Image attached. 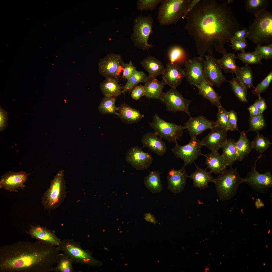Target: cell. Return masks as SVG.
<instances>
[{"label": "cell", "instance_id": "cell-1", "mask_svg": "<svg viewBox=\"0 0 272 272\" xmlns=\"http://www.w3.org/2000/svg\"><path fill=\"white\" fill-rule=\"evenodd\" d=\"M227 2L200 0L185 18L184 28L194 40L199 56L212 55L214 50L227 53L224 45L231 42L240 25Z\"/></svg>", "mask_w": 272, "mask_h": 272}, {"label": "cell", "instance_id": "cell-2", "mask_svg": "<svg viewBox=\"0 0 272 272\" xmlns=\"http://www.w3.org/2000/svg\"><path fill=\"white\" fill-rule=\"evenodd\" d=\"M59 251L58 246L37 240L1 246L0 272L54 271Z\"/></svg>", "mask_w": 272, "mask_h": 272}, {"label": "cell", "instance_id": "cell-3", "mask_svg": "<svg viewBox=\"0 0 272 272\" xmlns=\"http://www.w3.org/2000/svg\"><path fill=\"white\" fill-rule=\"evenodd\" d=\"M248 29L247 38L257 46L272 41V13L265 10L255 16Z\"/></svg>", "mask_w": 272, "mask_h": 272}, {"label": "cell", "instance_id": "cell-4", "mask_svg": "<svg viewBox=\"0 0 272 272\" xmlns=\"http://www.w3.org/2000/svg\"><path fill=\"white\" fill-rule=\"evenodd\" d=\"M245 181L236 168L231 167L226 169L215 178L214 183L220 199L227 200L234 197L240 185Z\"/></svg>", "mask_w": 272, "mask_h": 272}, {"label": "cell", "instance_id": "cell-5", "mask_svg": "<svg viewBox=\"0 0 272 272\" xmlns=\"http://www.w3.org/2000/svg\"><path fill=\"white\" fill-rule=\"evenodd\" d=\"M191 0H162L157 18L160 25L176 24L183 19Z\"/></svg>", "mask_w": 272, "mask_h": 272}, {"label": "cell", "instance_id": "cell-6", "mask_svg": "<svg viewBox=\"0 0 272 272\" xmlns=\"http://www.w3.org/2000/svg\"><path fill=\"white\" fill-rule=\"evenodd\" d=\"M63 170L60 171L51 181L50 184L42 197L41 203L47 209H55L62 203L66 195Z\"/></svg>", "mask_w": 272, "mask_h": 272}, {"label": "cell", "instance_id": "cell-7", "mask_svg": "<svg viewBox=\"0 0 272 272\" xmlns=\"http://www.w3.org/2000/svg\"><path fill=\"white\" fill-rule=\"evenodd\" d=\"M58 247L73 263L90 266L100 265V262L94 258L90 252L81 247L80 243L72 239L61 240Z\"/></svg>", "mask_w": 272, "mask_h": 272}, {"label": "cell", "instance_id": "cell-8", "mask_svg": "<svg viewBox=\"0 0 272 272\" xmlns=\"http://www.w3.org/2000/svg\"><path fill=\"white\" fill-rule=\"evenodd\" d=\"M153 19L150 14L145 16L140 15L134 20L133 32L131 38L134 45L143 51L148 52L153 46L148 43L149 37L153 32Z\"/></svg>", "mask_w": 272, "mask_h": 272}, {"label": "cell", "instance_id": "cell-9", "mask_svg": "<svg viewBox=\"0 0 272 272\" xmlns=\"http://www.w3.org/2000/svg\"><path fill=\"white\" fill-rule=\"evenodd\" d=\"M152 122L149 123L150 127L162 139L169 142H175L183 135L185 127L165 121L157 114L153 116Z\"/></svg>", "mask_w": 272, "mask_h": 272}, {"label": "cell", "instance_id": "cell-10", "mask_svg": "<svg viewBox=\"0 0 272 272\" xmlns=\"http://www.w3.org/2000/svg\"><path fill=\"white\" fill-rule=\"evenodd\" d=\"M124 63L120 54L110 53L100 59L98 64L99 74L106 78H113L119 81L124 70Z\"/></svg>", "mask_w": 272, "mask_h": 272}, {"label": "cell", "instance_id": "cell-11", "mask_svg": "<svg viewBox=\"0 0 272 272\" xmlns=\"http://www.w3.org/2000/svg\"><path fill=\"white\" fill-rule=\"evenodd\" d=\"M159 100L165 105L166 111L184 112L191 117L189 107L192 100L184 98L176 89L171 88L165 93L162 92Z\"/></svg>", "mask_w": 272, "mask_h": 272}, {"label": "cell", "instance_id": "cell-12", "mask_svg": "<svg viewBox=\"0 0 272 272\" xmlns=\"http://www.w3.org/2000/svg\"><path fill=\"white\" fill-rule=\"evenodd\" d=\"M175 142V146L171 150L176 157L183 160L185 166L194 162L200 155H202L201 149L202 146L200 141L196 137L191 138L190 141L184 146L179 145L177 141Z\"/></svg>", "mask_w": 272, "mask_h": 272}, {"label": "cell", "instance_id": "cell-13", "mask_svg": "<svg viewBox=\"0 0 272 272\" xmlns=\"http://www.w3.org/2000/svg\"><path fill=\"white\" fill-rule=\"evenodd\" d=\"M262 154L258 157L251 171L248 173L245 182L257 192L264 193L272 187V175L270 171L264 174L258 172L256 170V164L258 160L262 156Z\"/></svg>", "mask_w": 272, "mask_h": 272}, {"label": "cell", "instance_id": "cell-14", "mask_svg": "<svg viewBox=\"0 0 272 272\" xmlns=\"http://www.w3.org/2000/svg\"><path fill=\"white\" fill-rule=\"evenodd\" d=\"M205 60L199 56L187 60L183 69L187 82L196 87L205 80Z\"/></svg>", "mask_w": 272, "mask_h": 272}, {"label": "cell", "instance_id": "cell-15", "mask_svg": "<svg viewBox=\"0 0 272 272\" xmlns=\"http://www.w3.org/2000/svg\"><path fill=\"white\" fill-rule=\"evenodd\" d=\"M205 80L212 86L221 87L222 84L228 82L223 74L217 59L212 55H205Z\"/></svg>", "mask_w": 272, "mask_h": 272}, {"label": "cell", "instance_id": "cell-16", "mask_svg": "<svg viewBox=\"0 0 272 272\" xmlns=\"http://www.w3.org/2000/svg\"><path fill=\"white\" fill-rule=\"evenodd\" d=\"M125 160L136 169L142 170L150 167L153 162V158L150 154L144 152L138 146H134L128 150Z\"/></svg>", "mask_w": 272, "mask_h": 272}, {"label": "cell", "instance_id": "cell-17", "mask_svg": "<svg viewBox=\"0 0 272 272\" xmlns=\"http://www.w3.org/2000/svg\"><path fill=\"white\" fill-rule=\"evenodd\" d=\"M27 177V174L23 171H10L1 176L0 188L10 192H17L19 189H24Z\"/></svg>", "mask_w": 272, "mask_h": 272}, {"label": "cell", "instance_id": "cell-18", "mask_svg": "<svg viewBox=\"0 0 272 272\" xmlns=\"http://www.w3.org/2000/svg\"><path fill=\"white\" fill-rule=\"evenodd\" d=\"M210 129V132L200 140L201 144L211 151H218L228 140V131L218 126H214Z\"/></svg>", "mask_w": 272, "mask_h": 272}, {"label": "cell", "instance_id": "cell-19", "mask_svg": "<svg viewBox=\"0 0 272 272\" xmlns=\"http://www.w3.org/2000/svg\"><path fill=\"white\" fill-rule=\"evenodd\" d=\"M162 81L171 88L176 89L184 77L183 69L176 63H167L162 74Z\"/></svg>", "mask_w": 272, "mask_h": 272}, {"label": "cell", "instance_id": "cell-20", "mask_svg": "<svg viewBox=\"0 0 272 272\" xmlns=\"http://www.w3.org/2000/svg\"><path fill=\"white\" fill-rule=\"evenodd\" d=\"M185 167L184 166L178 170L173 168L168 172L167 177L168 188L173 193H179L184 189L187 179L189 177Z\"/></svg>", "mask_w": 272, "mask_h": 272}, {"label": "cell", "instance_id": "cell-21", "mask_svg": "<svg viewBox=\"0 0 272 272\" xmlns=\"http://www.w3.org/2000/svg\"><path fill=\"white\" fill-rule=\"evenodd\" d=\"M26 232L37 241L56 246H58L61 241L54 230L39 225L31 226Z\"/></svg>", "mask_w": 272, "mask_h": 272}, {"label": "cell", "instance_id": "cell-22", "mask_svg": "<svg viewBox=\"0 0 272 272\" xmlns=\"http://www.w3.org/2000/svg\"><path fill=\"white\" fill-rule=\"evenodd\" d=\"M215 122L207 119L203 116H200L190 117L185 123L184 126L191 138L196 137L205 130L214 127Z\"/></svg>", "mask_w": 272, "mask_h": 272}, {"label": "cell", "instance_id": "cell-23", "mask_svg": "<svg viewBox=\"0 0 272 272\" xmlns=\"http://www.w3.org/2000/svg\"><path fill=\"white\" fill-rule=\"evenodd\" d=\"M155 132L146 133L143 136L141 142L142 148L147 147L157 155L162 156L166 153L167 147L162 139L158 137Z\"/></svg>", "mask_w": 272, "mask_h": 272}, {"label": "cell", "instance_id": "cell-24", "mask_svg": "<svg viewBox=\"0 0 272 272\" xmlns=\"http://www.w3.org/2000/svg\"><path fill=\"white\" fill-rule=\"evenodd\" d=\"M206 157V164L210 172L220 175L226 169L227 165L221 154L218 151H211L207 154H202Z\"/></svg>", "mask_w": 272, "mask_h": 272}, {"label": "cell", "instance_id": "cell-25", "mask_svg": "<svg viewBox=\"0 0 272 272\" xmlns=\"http://www.w3.org/2000/svg\"><path fill=\"white\" fill-rule=\"evenodd\" d=\"M195 164L196 170L189 176L192 180L194 187L200 189H204L208 187L209 182L215 183V178H213L211 172L207 171V167L202 169L195 163Z\"/></svg>", "mask_w": 272, "mask_h": 272}, {"label": "cell", "instance_id": "cell-26", "mask_svg": "<svg viewBox=\"0 0 272 272\" xmlns=\"http://www.w3.org/2000/svg\"><path fill=\"white\" fill-rule=\"evenodd\" d=\"M118 108L119 112L117 115L124 123L130 124L137 123L144 117L139 111L125 103Z\"/></svg>", "mask_w": 272, "mask_h": 272}, {"label": "cell", "instance_id": "cell-27", "mask_svg": "<svg viewBox=\"0 0 272 272\" xmlns=\"http://www.w3.org/2000/svg\"><path fill=\"white\" fill-rule=\"evenodd\" d=\"M165 85L162 81L148 77L144 86L145 96L149 99L159 100Z\"/></svg>", "mask_w": 272, "mask_h": 272}, {"label": "cell", "instance_id": "cell-28", "mask_svg": "<svg viewBox=\"0 0 272 272\" xmlns=\"http://www.w3.org/2000/svg\"><path fill=\"white\" fill-rule=\"evenodd\" d=\"M142 67L148 72L149 77L155 78L163 73L165 67L162 62L154 57L149 55L140 62Z\"/></svg>", "mask_w": 272, "mask_h": 272}, {"label": "cell", "instance_id": "cell-29", "mask_svg": "<svg viewBox=\"0 0 272 272\" xmlns=\"http://www.w3.org/2000/svg\"><path fill=\"white\" fill-rule=\"evenodd\" d=\"M198 90V94L202 95L209 100L212 104L218 108L222 106L221 101V97L214 89L212 86L205 80L201 81L196 87Z\"/></svg>", "mask_w": 272, "mask_h": 272}, {"label": "cell", "instance_id": "cell-30", "mask_svg": "<svg viewBox=\"0 0 272 272\" xmlns=\"http://www.w3.org/2000/svg\"><path fill=\"white\" fill-rule=\"evenodd\" d=\"M247 131L243 130L240 133L239 140L236 141V147L237 161H241L251 152L252 149L251 141L247 136Z\"/></svg>", "mask_w": 272, "mask_h": 272}, {"label": "cell", "instance_id": "cell-31", "mask_svg": "<svg viewBox=\"0 0 272 272\" xmlns=\"http://www.w3.org/2000/svg\"><path fill=\"white\" fill-rule=\"evenodd\" d=\"M119 81L112 78H106L100 84V87L104 96H118L122 93V87Z\"/></svg>", "mask_w": 272, "mask_h": 272}, {"label": "cell", "instance_id": "cell-32", "mask_svg": "<svg viewBox=\"0 0 272 272\" xmlns=\"http://www.w3.org/2000/svg\"><path fill=\"white\" fill-rule=\"evenodd\" d=\"M236 142L234 139H228L222 148L223 152L221 155L227 166L231 167L237 161Z\"/></svg>", "mask_w": 272, "mask_h": 272}, {"label": "cell", "instance_id": "cell-33", "mask_svg": "<svg viewBox=\"0 0 272 272\" xmlns=\"http://www.w3.org/2000/svg\"><path fill=\"white\" fill-rule=\"evenodd\" d=\"M236 77L248 89L253 86L254 78L252 70L248 64L239 67L235 73Z\"/></svg>", "mask_w": 272, "mask_h": 272}, {"label": "cell", "instance_id": "cell-34", "mask_svg": "<svg viewBox=\"0 0 272 272\" xmlns=\"http://www.w3.org/2000/svg\"><path fill=\"white\" fill-rule=\"evenodd\" d=\"M160 174L156 171H151L144 178V183L145 186L153 193L160 192L162 189Z\"/></svg>", "mask_w": 272, "mask_h": 272}, {"label": "cell", "instance_id": "cell-35", "mask_svg": "<svg viewBox=\"0 0 272 272\" xmlns=\"http://www.w3.org/2000/svg\"><path fill=\"white\" fill-rule=\"evenodd\" d=\"M236 58L234 53H230L223 55L217 60L221 68L225 73H235L239 67L235 63Z\"/></svg>", "mask_w": 272, "mask_h": 272}, {"label": "cell", "instance_id": "cell-36", "mask_svg": "<svg viewBox=\"0 0 272 272\" xmlns=\"http://www.w3.org/2000/svg\"><path fill=\"white\" fill-rule=\"evenodd\" d=\"M244 8L246 11L253 13L256 16L269 7L268 0H245Z\"/></svg>", "mask_w": 272, "mask_h": 272}, {"label": "cell", "instance_id": "cell-37", "mask_svg": "<svg viewBox=\"0 0 272 272\" xmlns=\"http://www.w3.org/2000/svg\"><path fill=\"white\" fill-rule=\"evenodd\" d=\"M148 77L143 72L137 70L132 76L127 79V82L122 87V93L124 94L127 92L130 93L139 83H145Z\"/></svg>", "mask_w": 272, "mask_h": 272}, {"label": "cell", "instance_id": "cell-38", "mask_svg": "<svg viewBox=\"0 0 272 272\" xmlns=\"http://www.w3.org/2000/svg\"><path fill=\"white\" fill-rule=\"evenodd\" d=\"M118 96H104L98 107V109L102 115L114 114L117 115L119 108L115 105V101Z\"/></svg>", "mask_w": 272, "mask_h": 272}, {"label": "cell", "instance_id": "cell-39", "mask_svg": "<svg viewBox=\"0 0 272 272\" xmlns=\"http://www.w3.org/2000/svg\"><path fill=\"white\" fill-rule=\"evenodd\" d=\"M228 82L232 91L237 98L242 102H247V89L235 77H233Z\"/></svg>", "mask_w": 272, "mask_h": 272}, {"label": "cell", "instance_id": "cell-40", "mask_svg": "<svg viewBox=\"0 0 272 272\" xmlns=\"http://www.w3.org/2000/svg\"><path fill=\"white\" fill-rule=\"evenodd\" d=\"M72 261L63 253L59 254L54 271L60 272H73Z\"/></svg>", "mask_w": 272, "mask_h": 272}, {"label": "cell", "instance_id": "cell-41", "mask_svg": "<svg viewBox=\"0 0 272 272\" xmlns=\"http://www.w3.org/2000/svg\"><path fill=\"white\" fill-rule=\"evenodd\" d=\"M257 135L253 141H251L252 149L262 154L269 147L271 143L269 139L263 135L257 132Z\"/></svg>", "mask_w": 272, "mask_h": 272}, {"label": "cell", "instance_id": "cell-42", "mask_svg": "<svg viewBox=\"0 0 272 272\" xmlns=\"http://www.w3.org/2000/svg\"><path fill=\"white\" fill-rule=\"evenodd\" d=\"M250 131L257 133L264 129L266 126V123L263 113L255 116L250 115L249 119Z\"/></svg>", "mask_w": 272, "mask_h": 272}, {"label": "cell", "instance_id": "cell-43", "mask_svg": "<svg viewBox=\"0 0 272 272\" xmlns=\"http://www.w3.org/2000/svg\"><path fill=\"white\" fill-rule=\"evenodd\" d=\"M217 119L214 126H218L231 131L228 119V112L222 106L218 108Z\"/></svg>", "mask_w": 272, "mask_h": 272}, {"label": "cell", "instance_id": "cell-44", "mask_svg": "<svg viewBox=\"0 0 272 272\" xmlns=\"http://www.w3.org/2000/svg\"><path fill=\"white\" fill-rule=\"evenodd\" d=\"M236 58L247 64H262V59L253 52H241L238 53Z\"/></svg>", "mask_w": 272, "mask_h": 272}, {"label": "cell", "instance_id": "cell-45", "mask_svg": "<svg viewBox=\"0 0 272 272\" xmlns=\"http://www.w3.org/2000/svg\"><path fill=\"white\" fill-rule=\"evenodd\" d=\"M169 62L174 63L184 58L185 52L183 48L177 45L174 46L169 49L167 54Z\"/></svg>", "mask_w": 272, "mask_h": 272}, {"label": "cell", "instance_id": "cell-46", "mask_svg": "<svg viewBox=\"0 0 272 272\" xmlns=\"http://www.w3.org/2000/svg\"><path fill=\"white\" fill-rule=\"evenodd\" d=\"M254 52L262 59H271L272 58V43L265 46H257Z\"/></svg>", "mask_w": 272, "mask_h": 272}, {"label": "cell", "instance_id": "cell-47", "mask_svg": "<svg viewBox=\"0 0 272 272\" xmlns=\"http://www.w3.org/2000/svg\"><path fill=\"white\" fill-rule=\"evenodd\" d=\"M272 80V72H270L263 79L254 87L252 91L253 94L258 96L265 92L268 88Z\"/></svg>", "mask_w": 272, "mask_h": 272}, {"label": "cell", "instance_id": "cell-48", "mask_svg": "<svg viewBox=\"0 0 272 272\" xmlns=\"http://www.w3.org/2000/svg\"><path fill=\"white\" fill-rule=\"evenodd\" d=\"M162 0H138L137 2L138 9L141 11L150 10L156 8L157 5Z\"/></svg>", "mask_w": 272, "mask_h": 272}, {"label": "cell", "instance_id": "cell-49", "mask_svg": "<svg viewBox=\"0 0 272 272\" xmlns=\"http://www.w3.org/2000/svg\"><path fill=\"white\" fill-rule=\"evenodd\" d=\"M124 70L123 71L122 78L127 79L132 76L137 71L136 67L134 66L131 61L128 63L123 64Z\"/></svg>", "mask_w": 272, "mask_h": 272}, {"label": "cell", "instance_id": "cell-50", "mask_svg": "<svg viewBox=\"0 0 272 272\" xmlns=\"http://www.w3.org/2000/svg\"><path fill=\"white\" fill-rule=\"evenodd\" d=\"M228 119L231 131H239L237 113L233 110L228 112Z\"/></svg>", "mask_w": 272, "mask_h": 272}, {"label": "cell", "instance_id": "cell-51", "mask_svg": "<svg viewBox=\"0 0 272 272\" xmlns=\"http://www.w3.org/2000/svg\"><path fill=\"white\" fill-rule=\"evenodd\" d=\"M231 45H229L233 49L236 51L240 50L241 52L245 51L248 45L247 40L246 39L239 40H236L231 42Z\"/></svg>", "mask_w": 272, "mask_h": 272}, {"label": "cell", "instance_id": "cell-52", "mask_svg": "<svg viewBox=\"0 0 272 272\" xmlns=\"http://www.w3.org/2000/svg\"><path fill=\"white\" fill-rule=\"evenodd\" d=\"M131 96L133 99L137 100L142 96H145L144 86L141 85L135 87L131 92Z\"/></svg>", "mask_w": 272, "mask_h": 272}, {"label": "cell", "instance_id": "cell-53", "mask_svg": "<svg viewBox=\"0 0 272 272\" xmlns=\"http://www.w3.org/2000/svg\"><path fill=\"white\" fill-rule=\"evenodd\" d=\"M258 96V99L256 100L253 104L259 110L260 113H263V112L267 109V106L265 99L261 97L260 95Z\"/></svg>", "mask_w": 272, "mask_h": 272}, {"label": "cell", "instance_id": "cell-54", "mask_svg": "<svg viewBox=\"0 0 272 272\" xmlns=\"http://www.w3.org/2000/svg\"><path fill=\"white\" fill-rule=\"evenodd\" d=\"M248 33V29L246 27L243 28L241 30H237L232 38L231 42L235 40L246 39L247 38Z\"/></svg>", "mask_w": 272, "mask_h": 272}, {"label": "cell", "instance_id": "cell-55", "mask_svg": "<svg viewBox=\"0 0 272 272\" xmlns=\"http://www.w3.org/2000/svg\"><path fill=\"white\" fill-rule=\"evenodd\" d=\"M7 113L1 107L0 109V130H3L7 125Z\"/></svg>", "mask_w": 272, "mask_h": 272}, {"label": "cell", "instance_id": "cell-56", "mask_svg": "<svg viewBox=\"0 0 272 272\" xmlns=\"http://www.w3.org/2000/svg\"><path fill=\"white\" fill-rule=\"evenodd\" d=\"M200 0H191V1L187 8L183 19H185L187 14L193 9L196 4Z\"/></svg>", "mask_w": 272, "mask_h": 272}, {"label": "cell", "instance_id": "cell-57", "mask_svg": "<svg viewBox=\"0 0 272 272\" xmlns=\"http://www.w3.org/2000/svg\"><path fill=\"white\" fill-rule=\"evenodd\" d=\"M248 110L251 115L255 116L261 113L254 104L248 107Z\"/></svg>", "mask_w": 272, "mask_h": 272}, {"label": "cell", "instance_id": "cell-58", "mask_svg": "<svg viewBox=\"0 0 272 272\" xmlns=\"http://www.w3.org/2000/svg\"><path fill=\"white\" fill-rule=\"evenodd\" d=\"M145 220L149 222H151L154 224L156 223V221L154 217L150 213L145 214L144 215Z\"/></svg>", "mask_w": 272, "mask_h": 272}, {"label": "cell", "instance_id": "cell-59", "mask_svg": "<svg viewBox=\"0 0 272 272\" xmlns=\"http://www.w3.org/2000/svg\"><path fill=\"white\" fill-rule=\"evenodd\" d=\"M233 0H228L227 1V2L228 3H228H232L233 2Z\"/></svg>", "mask_w": 272, "mask_h": 272}]
</instances>
